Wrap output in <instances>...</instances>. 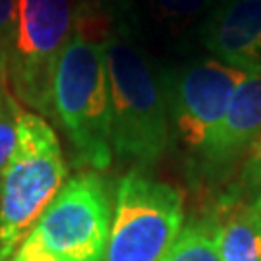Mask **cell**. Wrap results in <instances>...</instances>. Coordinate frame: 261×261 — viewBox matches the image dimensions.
I'll use <instances>...</instances> for the list:
<instances>
[{"mask_svg":"<svg viewBox=\"0 0 261 261\" xmlns=\"http://www.w3.org/2000/svg\"><path fill=\"white\" fill-rule=\"evenodd\" d=\"M111 21L97 10L80 8L74 33L58 58L53 112L74 145L77 163L107 168L112 161L111 89L105 41L93 29Z\"/></svg>","mask_w":261,"mask_h":261,"instance_id":"1","label":"cell"},{"mask_svg":"<svg viewBox=\"0 0 261 261\" xmlns=\"http://www.w3.org/2000/svg\"><path fill=\"white\" fill-rule=\"evenodd\" d=\"M64 178L55 130L39 114L19 111L18 145L0 176V261H8L33 232Z\"/></svg>","mask_w":261,"mask_h":261,"instance_id":"2","label":"cell"},{"mask_svg":"<svg viewBox=\"0 0 261 261\" xmlns=\"http://www.w3.org/2000/svg\"><path fill=\"white\" fill-rule=\"evenodd\" d=\"M111 89L112 151L124 161L153 165L168 143V112L163 87L140 48L112 31L105 41Z\"/></svg>","mask_w":261,"mask_h":261,"instance_id":"3","label":"cell"},{"mask_svg":"<svg viewBox=\"0 0 261 261\" xmlns=\"http://www.w3.org/2000/svg\"><path fill=\"white\" fill-rule=\"evenodd\" d=\"M72 0H19L14 35L6 48L8 84L23 105L47 116L58 58L74 33Z\"/></svg>","mask_w":261,"mask_h":261,"instance_id":"4","label":"cell"},{"mask_svg":"<svg viewBox=\"0 0 261 261\" xmlns=\"http://www.w3.org/2000/svg\"><path fill=\"white\" fill-rule=\"evenodd\" d=\"M184 199L176 188L128 172L116 190L111 234L101 261H163L182 232Z\"/></svg>","mask_w":261,"mask_h":261,"instance_id":"5","label":"cell"},{"mask_svg":"<svg viewBox=\"0 0 261 261\" xmlns=\"http://www.w3.org/2000/svg\"><path fill=\"white\" fill-rule=\"evenodd\" d=\"M31 234L58 257L103 259L111 234V201L103 180L91 172L68 180Z\"/></svg>","mask_w":261,"mask_h":261,"instance_id":"6","label":"cell"},{"mask_svg":"<svg viewBox=\"0 0 261 261\" xmlns=\"http://www.w3.org/2000/svg\"><path fill=\"white\" fill-rule=\"evenodd\" d=\"M248 75L252 74L221 60L196 62L165 75L163 95L168 118L188 147H205Z\"/></svg>","mask_w":261,"mask_h":261,"instance_id":"7","label":"cell"},{"mask_svg":"<svg viewBox=\"0 0 261 261\" xmlns=\"http://www.w3.org/2000/svg\"><path fill=\"white\" fill-rule=\"evenodd\" d=\"M205 48L224 64L261 74V0H226L205 21Z\"/></svg>","mask_w":261,"mask_h":261,"instance_id":"8","label":"cell"},{"mask_svg":"<svg viewBox=\"0 0 261 261\" xmlns=\"http://www.w3.org/2000/svg\"><path fill=\"white\" fill-rule=\"evenodd\" d=\"M261 132V74H252L236 89L219 128L213 132L201 153L215 165L230 163L252 143Z\"/></svg>","mask_w":261,"mask_h":261,"instance_id":"9","label":"cell"},{"mask_svg":"<svg viewBox=\"0 0 261 261\" xmlns=\"http://www.w3.org/2000/svg\"><path fill=\"white\" fill-rule=\"evenodd\" d=\"M221 261H261V211L244 207L217 228Z\"/></svg>","mask_w":261,"mask_h":261,"instance_id":"10","label":"cell"},{"mask_svg":"<svg viewBox=\"0 0 261 261\" xmlns=\"http://www.w3.org/2000/svg\"><path fill=\"white\" fill-rule=\"evenodd\" d=\"M163 261H221L217 248V228L192 224L182 230L172 250Z\"/></svg>","mask_w":261,"mask_h":261,"instance_id":"11","label":"cell"},{"mask_svg":"<svg viewBox=\"0 0 261 261\" xmlns=\"http://www.w3.org/2000/svg\"><path fill=\"white\" fill-rule=\"evenodd\" d=\"M19 107L12 95L0 99V176L8 167L10 159L18 145Z\"/></svg>","mask_w":261,"mask_h":261,"instance_id":"12","label":"cell"},{"mask_svg":"<svg viewBox=\"0 0 261 261\" xmlns=\"http://www.w3.org/2000/svg\"><path fill=\"white\" fill-rule=\"evenodd\" d=\"M163 19L188 21L205 8L207 0H151Z\"/></svg>","mask_w":261,"mask_h":261,"instance_id":"13","label":"cell"},{"mask_svg":"<svg viewBox=\"0 0 261 261\" xmlns=\"http://www.w3.org/2000/svg\"><path fill=\"white\" fill-rule=\"evenodd\" d=\"M244 182L253 194V207L261 211V132L250 147V159L244 168Z\"/></svg>","mask_w":261,"mask_h":261,"instance_id":"14","label":"cell"},{"mask_svg":"<svg viewBox=\"0 0 261 261\" xmlns=\"http://www.w3.org/2000/svg\"><path fill=\"white\" fill-rule=\"evenodd\" d=\"M19 0H0V47L8 48L14 28H16V18H18Z\"/></svg>","mask_w":261,"mask_h":261,"instance_id":"15","label":"cell"},{"mask_svg":"<svg viewBox=\"0 0 261 261\" xmlns=\"http://www.w3.org/2000/svg\"><path fill=\"white\" fill-rule=\"evenodd\" d=\"M93 4H95V10L112 23V19L126 16L128 6H130V0H93Z\"/></svg>","mask_w":261,"mask_h":261,"instance_id":"16","label":"cell"},{"mask_svg":"<svg viewBox=\"0 0 261 261\" xmlns=\"http://www.w3.org/2000/svg\"><path fill=\"white\" fill-rule=\"evenodd\" d=\"M10 95L8 91V70H6V50L0 47V99Z\"/></svg>","mask_w":261,"mask_h":261,"instance_id":"17","label":"cell"},{"mask_svg":"<svg viewBox=\"0 0 261 261\" xmlns=\"http://www.w3.org/2000/svg\"><path fill=\"white\" fill-rule=\"evenodd\" d=\"M8 261H21V257H19L18 252H16V253H14V255H12V257H10Z\"/></svg>","mask_w":261,"mask_h":261,"instance_id":"18","label":"cell"},{"mask_svg":"<svg viewBox=\"0 0 261 261\" xmlns=\"http://www.w3.org/2000/svg\"><path fill=\"white\" fill-rule=\"evenodd\" d=\"M60 261H72V259H66V257H60Z\"/></svg>","mask_w":261,"mask_h":261,"instance_id":"19","label":"cell"}]
</instances>
